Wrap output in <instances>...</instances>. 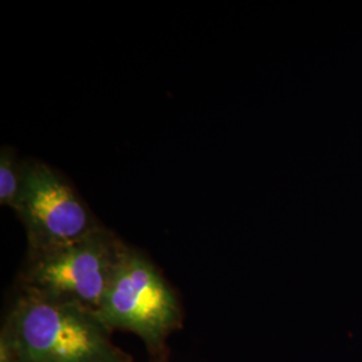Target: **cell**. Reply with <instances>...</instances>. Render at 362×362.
Returning <instances> with one entry per match:
<instances>
[{
  "instance_id": "6da1fadb",
  "label": "cell",
  "mask_w": 362,
  "mask_h": 362,
  "mask_svg": "<svg viewBox=\"0 0 362 362\" xmlns=\"http://www.w3.org/2000/svg\"><path fill=\"white\" fill-rule=\"evenodd\" d=\"M97 313L19 290L0 330V362H133Z\"/></svg>"
},
{
  "instance_id": "7a4b0ae2",
  "label": "cell",
  "mask_w": 362,
  "mask_h": 362,
  "mask_svg": "<svg viewBox=\"0 0 362 362\" xmlns=\"http://www.w3.org/2000/svg\"><path fill=\"white\" fill-rule=\"evenodd\" d=\"M97 315L110 332L139 337L151 357L168 353L169 337L182 329L180 298L144 252L127 247Z\"/></svg>"
},
{
  "instance_id": "3957f363",
  "label": "cell",
  "mask_w": 362,
  "mask_h": 362,
  "mask_svg": "<svg viewBox=\"0 0 362 362\" xmlns=\"http://www.w3.org/2000/svg\"><path fill=\"white\" fill-rule=\"evenodd\" d=\"M128 245L106 227L61 246L27 248L16 288L100 310Z\"/></svg>"
},
{
  "instance_id": "277c9868",
  "label": "cell",
  "mask_w": 362,
  "mask_h": 362,
  "mask_svg": "<svg viewBox=\"0 0 362 362\" xmlns=\"http://www.w3.org/2000/svg\"><path fill=\"white\" fill-rule=\"evenodd\" d=\"M15 212L25 224L27 248L67 245L104 227L64 176L35 160L23 161Z\"/></svg>"
},
{
  "instance_id": "5b68a950",
  "label": "cell",
  "mask_w": 362,
  "mask_h": 362,
  "mask_svg": "<svg viewBox=\"0 0 362 362\" xmlns=\"http://www.w3.org/2000/svg\"><path fill=\"white\" fill-rule=\"evenodd\" d=\"M23 163H19L15 152L8 146L1 148L0 153V204L15 211L22 185Z\"/></svg>"
},
{
  "instance_id": "8992f818",
  "label": "cell",
  "mask_w": 362,
  "mask_h": 362,
  "mask_svg": "<svg viewBox=\"0 0 362 362\" xmlns=\"http://www.w3.org/2000/svg\"><path fill=\"white\" fill-rule=\"evenodd\" d=\"M149 362H170V351L164 353L161 356H157V357H151Z\"/></svg>"
}]
</instances>
